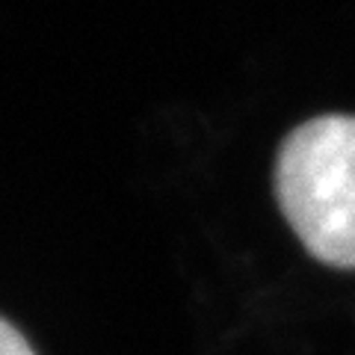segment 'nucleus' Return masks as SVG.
I'll list each match as a JSON object with an SVG mask.
<instances>
[{
    "instance_id": "f257e3e1",
    "label": "nucleus",
    "mask_w": 355,
    "mask_h": 355,
    "mask_svg": "<svg viewBox=\"0 0 355 355\" xmlns=\"http://www.w3.org/2000/svg\"><path fill=\"white\" fill-rule=\"evenodd\" d=\"M275 198L320 263L355 270V116H317L287 133Z\"/></svg>"
},
{
    "instance_id": "f03ea898",
    "label": "nucleus",
    "mask_w": 355,
    "mask_h": 355,
    "mask_svg": "<svg viewBox=\"0 0 355 355\" xmlns=\"http://www.w3.org/2000/svg\"><path fill=\"white\" fill-rule=\"evenodd\" d=\"M0 355H36L27 338L3 317H0Z\"/></svg>"
}]
</instances>
